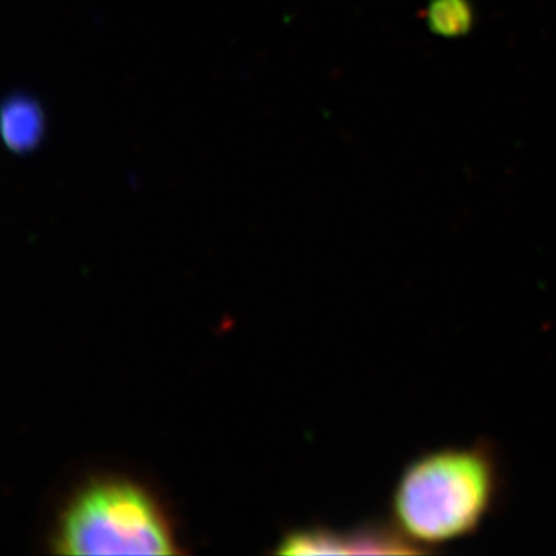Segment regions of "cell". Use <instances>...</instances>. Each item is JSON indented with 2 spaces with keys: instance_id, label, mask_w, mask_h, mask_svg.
Listing matches in <instances>:
<instances>
[{
  "instance_id": "3",
  "label": "cell",
  "mask_w": 556,
  "mask_h": 556,
  "mask_svg": "<svg viewBox=\"0 0 556 556\" xmlns=\"http://www.w3.org/2000/svg\"><path fill=\"white\" fill-rule=\"evenodd\" d=\"M0 124L7 148L17 155H27L42 142L47 119L35 98L16 93L3 102Z\"/></svg>"
},
{
  "instance_id": "4",
  "label": "cell",
  "mask_w": 556,
  "mask_h": 556,
  "mask_svg": "<svg viewBox=\"0 0 556 556\" xmlns=\"http://www.w3.org/2000/svg\"><path fill=\"white\" fill-rule=\"evenodd\" d=\"M424 17L439 38H463L473 28L475 9L470 0H430Z\"/></svg>"
},
{
  "instance_id": "1",
  "label": "cell",
  "mask_w": 556,
  "mask_h": 556,
  "mask_svg": "<svg viewBox=\"0 0 556 556\" xmlns=\"http://www.w3.org/2000/svg\"><path fill=\"white\" fill-rule=\"evenodd\" d=\"M503 484L492 444L431 450L399 475L390 496L391 525L431 554L479 532L495 511Z\"/></svg>"
},
{
  "instance_id": "5",
  "label": "cell",
  "mask_w": 556,
  "mask_h": 556,
  "mask_svg": "<svg viewBox=\"0 0 556 556\" xmlns=\"http://www.w3.org/2000/svg\"><path fill=\"white\" fill-rule=\"evenodd\" d=\"M285 555H353L350 533L327 529H309L291 533L280 546Z\"/></svg>"
},
{
  "instance_id": "2",
  "label": "cell",
  "mask_w": 556,
  "mask_h": 556,
  "mask_svg": "<svg viewBox=\"0 0 556 556\" xmlns=\"http://www.w3.org/2000/svg\"><path fill=\"white\" fill-rule=\"evenodd\" d=\"M62 555H170L177 552L172 526L148 490L126 479L84 485L62 510L54 529Z\"/></svg>"
}]
</instances>
